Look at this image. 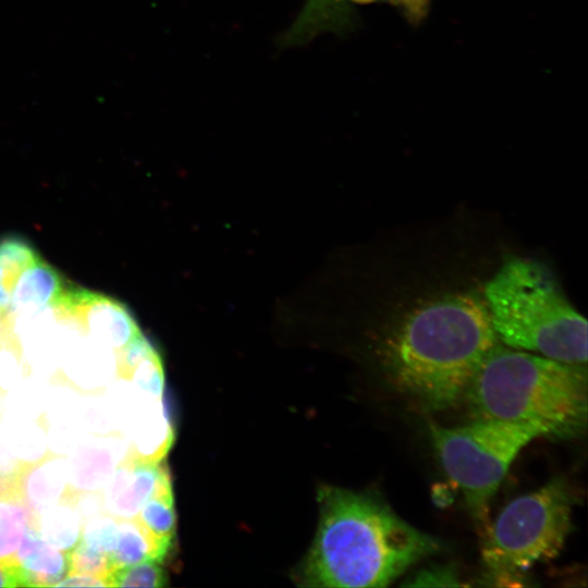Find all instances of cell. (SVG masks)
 I'll list each match as a JSON object with an SVG mask.
<instances>
[{"label":"cell","mask_w":588,"mask_h":588,"mask_svg":"<svg viewBox=\"0 0 588 588\" xmlns=\"http://www.w3.org/2000/svg\"><path fill=\"white\" fill-rule=\"evenodd\" d=\"M160 563L143 561L113 568L107 576V587H163L168 578Z\"/></svg>","instance_id":"18"},{"label":"cell","mask_w":588,"mask_h":588,"mask_svg":"<svg viewBox=\"0 0 588 588\" xmlns=\"http://www.w3.org/2000/svg\"><path fill=\"white\" fill-rule=\"evenodd\" d=\"M401 5L413 21H419L426 13L427 0H391Z\"/></svg>","instance_id":"27"},{"label":"cell","mask_w":588,"mask_h":588,"mask_svg":"<svg viewBox=\"0 0 588 588\" xmlns=\"http://www.w3.org/2000/svg\"><path fill=\"white\" fill-rule=\"evenodd\" d=\"M573 493L563 477L507 503L482 532L481 559L497 585L561 552L572 527Z\"/></svg>","instance_id":"5"},{"label":"cell","mask_w":588,"mask_h":588,"mask_svg":"<svg viewBox=\"0 0 588 588\" xmlns=\"http://www.w3.org/2000/svg\"><path fill=\"white\" fill-rule=\"evenodd\" d=\"M72 503H58L34 515V523L44 540L53 547L71 551L79 542L84 518Z\"/></svg>","instance_id":"14"},{"label":"cell","mask_w":588,"mask_h":588,"mask_svg":"<svg viewBox=\"0 0 588 588\" xmlns=\"http://www.w3.org/2000/svg\"><path fill=\"white\" fill-rule=\"evenodd\" d=\"M0 501L22 503L19 482L14 471L5 474L0 470Z\"/></svg>","instance_id":"25"},{"label":"cell","mask_w":588,"mask_h":588,"mask_svg":"<svg viewBox=\"0 0 588 588\" xmlns=\"http://www.w3.org/2000/svg\"><path fill=\"white\" fill-rule=\"evenodd\" d=\"M483 299L499 342L586 366L587 321L541 262L523 257L507 259L487 281Z\"/></svg>","instance_id":"4"},{"label":"cell","mask_w":588,"mask_h":588,"mask_svg":"<svg viewBox=\"0 0 588 588\" xmlns=\"http://www.w3.org/2000/svg\"><path fill=\"white\" fill-rule=\"evenodd\" d=\"M24 587L22 571L15 561L0 560V588Z\"/></svg>","instance_id":"24"},{"label":"cell","mask_w":588,"mask_h":588,"mask_svg":"<svg viewBox=\"0 0 588 588\" xmlns=\"http://www.w3.org/2000/svg\"><path fill=\"white\" fill-rule=\"evenodd\" d=\"M56 587H107L103 578L85 575V574H69Z\"/></svg>","instance_id":"26"},{"label":"cell","mask_w":588,"mask_h":588,"mask_svg":"<svg viewBox=\"0 0 588 588\" xmlns=\"http://www.w3.org/2000/svg\"><path fill=\"white\" fill-rule=\"evenodd\" d=\"M464 396L474 419L524 424L542 437L572 438L587 421V370L497 343Z\"/></svg>","instance_id":"3"},{"label":"cell","mask_w":588,"mask_h":588,"mask_svg":"<svg viewBox=\"0 0 588 588\" xmlns=\"http://www.w3.org/2000/svg\"><path fill=\"white\" fill-rule=\"evenodd\" d=\"M13 471L17 478L21 502L34 515L58 503L75 504L79 499L68 480L63 462L51 452L35 462H22Z\"/></svg>","instance_id":"9"},{"label":"cell","mask_w":588,"mask_h":588,"mask_svg":"<svg viewBox=\"0 0 588 588\" xmlns=\"http://www.w3.org/2000/svg\"><path fill=\"white\" fill-rule=\"evenodd\" d=\"M39 258L37 252L24 240L15 236L0 241V261L23 271Z\"/></svg>","instance_id":"22"},{"label":"cell","mask_w":588,"mask_h":588,"mask_svg":"<svg viewBox=\"0 0 588 588\" xmlns=\"http://www.w3.org/2000/svg\"><path fill=\"white\" fill-rule=\"evenodd\" d=\"M103 511L117 518L134 517L155 493L171 486L168 466L130 450L109 478Z\"/></svg>","instance_id":"8"},{"label":"cell","mask_w":588,"mask_h":588,"mask_svg":"<svg viewBox=\"0 0 588 588\" xmlns=\"http://www.w3.org/2000/svg\"><path fill=\"white\" fill-rule=\"evenodd\" d=\"M156 352L151 343L140 334L115 351L117 376L123 380H132L136 368Z\"/></svg>","instance_id":"21"},{"label":"cell","mask_w":588,"mask_h":588,"mask_svg":"<svg viewBox=\"0 0 588 588\" xmlns=\"http://www.w3.org/2000/svg\"><path fill=\"white\" fill-rule=\"evenodd\" d=\"M3 403H4V391L0 388V415L2 413Z\"/></svg>","instance_id":"29"},{"label":"cell","mask_w":588,"mask_h":588,"mask_svg":"<svg viewBox=\"0 0 588 588\" xmlns=\"http://www.w3.org/2000/svg\"><path fill=\"white\" fill-rule=\"evenodd\" d=\"M347 11L343 0H307L285 36L294 45H302L324 30L344 26Z\"/></svg>","instance_id":"13"},{"label":"cell","mask_w":588,"mask_h":588,"mask_svg":"<svg viewBox=\"0 0 588 588\" xmlns=\"http://www.w3.org/2000/svg\"><path fill=\"white\" fill-rule=\"evenodd\" d=\"M53 308L74 318L94 338L109 345L114 352L143 334L122 303L83 289L65 287Z\"/></svg>","instance_id":"7"},{"label":"cell","mask_w":588,"mask_h":588,"mask_svg":"<svg viewBox=\"0 0 588 588\" xmlns=\"http://www.w3.org/2000/svg\"><path fill=\"white\" fill-rule=\"evenodd\" d=\"M113 470V457L108 448L85 446L72 461V479L75 482L72 488L79 497L83 492L96 491L109 480Z\"/></svg>","instance_id":"15"},{"label":"cell","mask_w":588,"mask_h":588,"mask_svg":"<svg viewBox=\"0 0 588 588\" xmlns=\"http://www.w3.org/2000/svg\"><path fill=\"white\" fill-rule=\"evenodd\" d=\"M32 512L19 502L0 501V560L15 561Z\"/></svg>","instance_id":"17"},{"label":"cell","mask_w":588,"mask_h":588,"mask_svg":"<svg viewBox=\"0 0 588 588\" xmlns=\"http://www.w3.org/2000/svg\"><path fill=\"white\" fill-rule=\"evenodd\" d=\"M112 569L108 555L96 552L82 542L70 551V573L101 577L105 580ZM107 583V580H106Z\"/></svg>","instance_id":"20"},{"label":"cell","mask_w":588,"mask_h":588,"mask_svg":"<svg viewBox=\"0 0 588 588\" xmlns=\"http://www.w3.org/2000/svg\"><path fill=\"white\" fill-rule=\"evenodd\" d=\"M66 285L63 277L40 257L17 278L10 298L9 313L34 315L54 307Z\"/></svg>","instance_id":"11"},{"label":"cell","mask_w":588,"mask_h":588,"mask_svg":"<svg viewBox=\"0 0 588 588\" xmlns=\"http://www.w3.org/2000/svg\"><path fill=\"white\" fill-rule=\"evenodd\" d=\"M317 532L305 560L303 585L382 588L441 550L380 498L335 487L319 490Z\"/></svg>","instance_id":"2"},{"label":"cell","mask_w":588,"mask_h":588,"mask_svg":"<svg viewBox=\"0 0 588 588\" xmlns=\"http://www.w3.org/2000/svg\"><path fill=\"white\" fill-rule=\"evenodd\" d=\"M117 532L118 518L102 512L100 517L85 519L79 542L110 559L115 547Z\"/></svg>","instance_id":"19"},{"label":"cell","mask_w":588,"mask_h":588,"mask_svg":"<svg viewBox=\"0 0 588 588\" xmlns=\"http://www.w3.org/2000/svg\"><path fill=\"white\" fill-rule=\"evenodd\" d=\"M11 319L9 310L0 304V340L7 335Z\"/></svg>","instance_id":"28"},{"label":"cell","mask_w":588,"mask_h":588,"mask_svg":"<svg viewBox=\"0 0 588 588\" xmlns=\"http://www.w3.org/2000/svg\"><path fill=\"white\" fill-rule=\"evenodd\" d=\"M457 571L450 565L430 566L424 568L415 574L409 581L403 584V586L411 587H456L462 586Z\"/></svg>","instance_id":"23"},{"label":"cell","mask_w":588,"mask_h":588,"mask_svg":"<svg viewBox=\"0 0 588 588\" xmlns=\"http://www.w3.org/2000/svg\"><path fill=\"white\" fill-rule=\"evenodd\" d=\"M432 445L448 477L462 490L468 511L482 534L489 505L516 455L541 432L529 425L475 419L444 427L429 422Z\"/></svg>","instance_id":"6"},{"label":"cell","mask_w":588,"mask_h":588,"mask_svg":"<svg viewBox=\"0 0 588 588\" xmlns=\"http://www.w3.org/2000/svg\"><path fill=\"white\" fill-rule=\"evenodd\" d=\"M169 546L156 539L135 517L118 518L115 547L110 555L113 568L143 561L161 562Z\"/></svg>","instance_id":"12"},{"label":"cell","mask_w":588,"mask_h":588,"mask_svg":"<svg viewBox=\"0 0 588 588\" xmlns=\"http://www.w3.org/2000/svg\"><path fill=\"white\" fill-rule=\"evenodd\" d=\"M499 343L483 297L438 295L413 307L381 347L389 381L427 412L455 405L489 351Z\"/></svg>","instance_id":"1"},{"label":"cell","mask_w":588,"mask_h":588,"mask_svg":"<svg viewBox=\"0 0 588 588\" xmlns=\"http://www.w3.org/2000/svg\"><path fill=\"white\" fill-rule=\"evenodd\" d=\"M352 2L354 3H358V4H368V3H371L376 0H351Z\"/></svg>","instance_id":"30"},{"label":"cell","mask_w":588,"mask_h":588,"mask_svg":"<svg viewBox=\"0 0 588 588\" xmlns=\"http://www.w3.org/2000/svg\"><path fill=\"white\" fill-rule=\"evenodd\" d=\"M14 559L22 571L24 587H56L70 573V551L60 550L44 540L33 514Z\"/></svg>","instance_id":"10"},{"label":"cell","mask_w":588,"mask_h":588,"mask_svg":"<svg viewBox=\"0 0 588 588\" xmlns=\"http://www.w3.org/2000/svg\"><path fill=\"white\" fill-rule=\"evenodd\" d=\"M156 539L171 546L176 515L172 487L167 486L148 499L134 516Z\"/></svg>","instance_id":"16"}]
</instances>
